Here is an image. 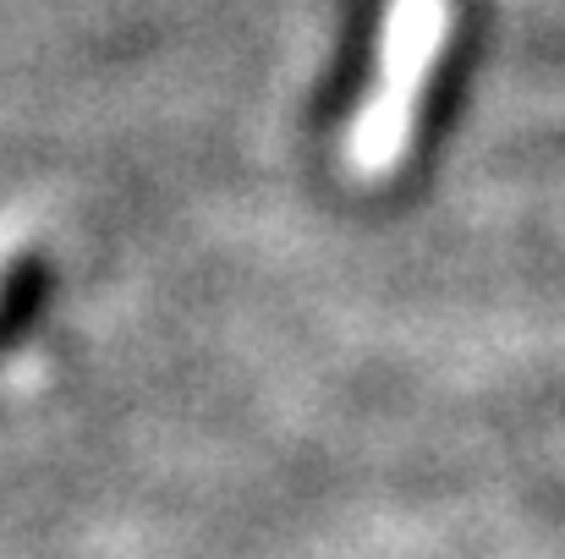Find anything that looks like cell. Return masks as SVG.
<instances>
[{
  "label": "cell",
  "instance_id": "obj_1",
  "mask_svg": "<svg viewBox=\"0 0 565 559\" xmlns=\"http://www.w3.org/2000/svg\"><path fill=\"white\" fill-rule=\"evenodd\" d=\"M450 39V0H390L379 28V77L369 88V105L347 138V160L363 182L390 176L406 160L412 121L423 83Z\"/></svg>",
  "mask_w": 565,
  "mask_h": 559
}]
</instances>
